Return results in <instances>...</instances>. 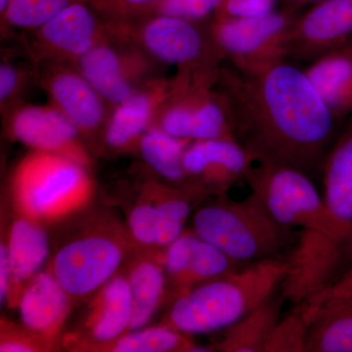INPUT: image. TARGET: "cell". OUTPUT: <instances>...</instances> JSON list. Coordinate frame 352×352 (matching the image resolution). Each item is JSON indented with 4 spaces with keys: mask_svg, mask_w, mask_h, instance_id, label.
<instances>
[{
    "mask_svg": "<svg viewBox=\"0 0 352 352\" xmlns=\"http://www.w3.org/2000/svg\"><path fill=\"white\" fill-rule=\"evenodd\" d=\"M233 138L258 164L321 176L342 124L315 90L305 69L287 59L247 67L223 65L214 85Z\"/></svg>",
    "mask_w": 352,
    "mask_h": 352,
    "instance_id": "6da1fadb",
    "label": "cell"
},
{
    "mask_svg": "<svg viewBox=\"0 0 352 352\" xmlns=\"http://www.w3.org/2000/svg\"><path fill=\"white\" fill-rule=\"evenodd\" d=\"M285 259H268L198 285L173 298L166 325L185 335L226 330L279 291Z\"/></svg>",
    "mask_w": 352,
    "mask_h": 352,
    "instance_id": "7a4b0ae2",
    "label": "cell"
},
{
    "mask_svg": "<svg viewBox=\"0 0 352 352\" xmlns=\"http://www.w3.org/2000/svg\"><path fill=\"white\" fill-rule=\"evenodd\" d=\"M192 230L242 264L284 259L298 229L283 226L256 194L242 201L217 197L194 212Z\"/></svg>",
    "mask_w": 352,
    "mask_h": 352,
    "instance_id": "3957f363",
    "label": "cell"
},
{
    "mask_svg": "<svg viewBox=\"0 0 352 352\" xmlns=\"http://www.w3.org/2000/svg\"><path fill=\"white\" fill-rule=\"evenodd\" d=\"M110 22L113 34L138 46L154 61L177 67L178 73L219 76L226 59L201 22L154 14L133 22Z\"/></svg>",
    "mask_w": 352,
    "mask_h": 352,
    "instance_id": "277c9868",
    "label": "cell"
},
{
    "mask_svg": "<svg viewBox=\"0 0 352 352\" xmlns=\"http://www.w3.org/2000/svg\"><path fill=\"white\" fill-rule=\"evenodd\" d=\"M245 184L283 226L316 231L352 244V223L333 214L317 191L314 179L302 171L256 163L245 178Z\"/></svg>",
    "mask_w": 352,
    "mask_h": 352,
    "instance_id": "5b68a950",
    "label": "cell"
},
{
    "mask_svg": "<svg viewBox=\"0 0 352 352\" xmlns=\"http://www.w3.org/2000/svg\"><path fill=\"white\" fill-rule=\"evenodd\" d=\"M87 168L63 155L32 150L13 175L21 212L32 219H55L82 208L92 192Z\"/></svg>",
    "mask_w": 352,
    "mask_h": 352,
    "instance_id": "8992f818",
    "label": "cell"
},
{
    "mask_svg": "<svg viewBox=\"0 0 352 352\" xmlns=\"http://www.w3.org/2000/svg\"><path fill=\"white\" fill-rule=\"evenodd\" d=\"M122 239L109 231L82 234L55 252L51 274L72 300L94 295L118 275L126 256Z\"/></svg>",
    "mask_w": 352,
    "mask_h": 352,
    "instance_id": "52a82bcc",
    "label": "cell"
},
{
    "mask_svg": "<svg viewBox=\"0 0 352 352\" xmlns=\"http://www.w3.org/2000/svg\"><path fill=\"white\" fill-rule=\"evenodd\" d=\"M284 259L288 270L279 293L285 302L296 307L328 288L351 267L352 244L298 229Z\"/></svg>",
    "mask_w": 352,
    "mask_h": 352,
    "instance_id": "ba28073f",
    "label": "cell"
},
{
    "mask_svg": "<svg viewBox=\"0 0 352 352\" xmlns=\"http://www.w3.org/2000/svg\"><path fill=\"white\" fill-rule=\"evenodd\" d=\"M298 12L283 8L258 17L215 15L210 22V28L215 43L230 64L252 66L285 59V38Z\"/></svg>",
    "mask_w": 352,
    "mask_h": 352,
    "instance_id": "9c48e42d",
    "label": "cell"
},
{
    "mask_svg": "<svg viewBox=\"0 0 352 352\" xmlns=\"http://www.w3.org/2000/svg\"><path fill=\"white\" fill-rule=\"evenodd\" d=\"M30 51L41 64L76 66L95 45L111 34L110 23L88 2H72L52 19L32 31Z\"/></svg>",
    "mask_w": 352,
    "mask_h": 352,
    "instance_id": "30bf717a",
    "label": "cell"
},
{
    "mask_svg": "<svg viewBox=\"0 0 352 352\" xmlns=\"http://www.w3.org/2000/svg\"><path fill=\"white\" fill-rule=\"evenodd\" d=\"M153 61L138 46L111 30L110 36L95 45L76 67L113 108L152 80Z\"/></svg>",
    "mask_w": 352,
    "mask_h": 352,
    "instance_id": "8fae6325",
    "label": "cell"
},
{
    "mask_svg": "<svg viewBox=\"0 0 352 352\" xmlns=\"http://www.w3.org/2000/svg\"><path fill=\"white\" fill-rule=\"evenodd\" d=\"M352 41V0H321L298 12L284 41L285 59L310 62Z\"/></svg>",
    "mask_w": 352,
    "mask_h": 352,
    "instance_id": "7c38bea8",
    "label": "cell"
},
{
    "mask_svg": "<svg viewBox=\"0 0 352 352\" xmlns=\"http://www.w3.org/2000/svg\"><path fill=\"white\" fill-rule=\"evenodd\" d=\"M43 65L39 82L52 107L76 127L82 138L104 134L112 108L76 66Z\"/></svg>",
    "mask_w": 352,
    "mask_h": 352,
    "instance_id": "4fadbf2b",
    "label": "cell"
},
{
    "mask_svg": "<svg viewBox=\"0 0 352 352\" xmlns=\"http://www.w3.org/2000/svg\"><path fill=\"white\" fill-rule=\"evenodd\" d=\"M256 164L251 153L232 138L192 141L183 156L187 182L206 195L226 196Z\"/></svg>",
    "mask_w": 352,
    "mask_h": 352,
    "instance_id": "5bb4252c",
    "label": "cell"
},
{
    "mask_svg": "<svg viewBox=\"0 0 352 352\" xmlns=\"http://www.w3.org/2000/svg\"><path fill=\"white\" fill-rule=\"evenodd\" d=\"M7 126L14 139L34 151L63 155L89 166L82 134L50 104L17 106L8 113Z\"/></svg>",
    "mask_w": 352,
    "mask_h": 352,
    "instance_id": "9a60e30c",
    "label": "cell"
},
{
    "mask_svg": "<svg viewBox=\"0 0 352 352\" xmlns=\"http://www.w3.org/2000/svg\"><path fill=\"white\" fill-rule=\"evenodd\" d=\"M162 264L175 291L173 298L248 265L233 261L193 230H185L164 250Z\"/></svg>",
    "mask_w": 352,
    "mask_h": 352,
    "instance_id": "2e32d148",
    "label": "cell"
},
{
    "mask_svg": "<svg viewBox=\"0 0 352 352\" xmlns=\"http://www.w3.org/2000/svg\"><path fill=\"white\" fill-rule=\"evenodd\" d=\"M173 90L175 80L153 78L113 107L103 134L106 144L122 150L138 143Z\"/></svg>",
    "mask_w": 352,
    "mask_h": 352,
    "instance_id": "e0dca14e",
    "label": "cell"
},
{
    "mask_svg": "<svg viewBox=\"0 0 352 352\" xmlns=\"http://www.w3.org/2000/svg\"><path fill=\"white\" fill-rule=\"evenodd\" d=\"M71 300L50 271H41L25 285L15 303L28 332L50 340L66 320Z\"/></svg>",
    "mask_w": 352,
    "mask_h": 352,
    "instance_id": "ac0fdd59",
    "label": "cell"
},
{
    "mask_svg": "<svg viewBox=\"0 0 352 352\" xmlns=\"http://www.w3.org/2000/svg\"><path fill=\"white\" fill-rule=\"evenodd\" d=\"M307 78L340 124L352 113V41L308 63Z\"/></svg>",
    "mask_w": 352,
    "mask_h": 352,
    "instance_id": "d6986e66",
    "label": "cell"
},
{
    "mask_svg": "<svg viewBox=\"0 0 352 352\" xmlns=\"http://www.w3.org/2000/svg\"><path fill=\"white\" fill-rule=\"evenodd\" d=\"M132 298L129 280L116 275L96 293L85 323L89 342L106 347L129 332Z\"/></svg>",
    "mask_w": 352,
    "mask_h": 352,
    "instance_id": "ffe728a7",
    "label": "cell"
},
{
    "mask_svg": "<svg viewBox=\"0 0 352 352\" xmlns=\"http://www.w3.org/2000/svg\"><path fill=\"white\" fill-rule=\"evenodd\" d=\"M323 198L333 214L352 223V113L340 126L321 170Z\"/></svg>",
    "mask_w": 352,
    "mask_h": 352,
    "instance_id": "44dd1931",
    "label": "cell"
},
{
    "mask_svg": "<svg viewBox=\"0 0 352 352\" xmlns=\"http://www.w3.org/2000/svg\"><path fill=\"white\" fill-rule=\"evenodd\" d=\"M6 245L12 273L10 302L15 303L25 285L41 272L50 256V242L36 219L25 217L13 222Z\"/></svg>",
    "mask_w": 352,
    "mask_h": 352,
    "instance_id": "7402d4cb",
    "label": "cell"
},
{
    "mask_svg": "<svg viewBox=\"0 0 352 352\" xmlns=\"http://www.w3.org/2000/svg\"><path fill=\"white\" fill-rule=\"evenodd\" d=\"M283 296L274 295L227 328L223 338L217 342L215 351L223 352H263L271 331L281 318Z\"/></svg>",
    "mask_w": 352,
    "mask_h": 352,
    "instance_id": "603a6c76",
    "label": "cell"
},
{
    "mask_svg": "<svg viewBox=\"0 0 352 352\" xmlns=\"http://www.w3.org/2000/svg\"><path fill=\"white\" fill-rule=\"evenodd\" d=\"M302 317L307 352H352V302L333 303Z\"/></svg>",
    "mask_w": 352,
    "mask_h": 352,
    "instance_id": "cb8c5ba5",
    "label": "cell"
},
{
    "mask_svg": "<svg viewBox=\"0 0 352 352\" xmlns=\"http://www.w3.org/2000/svg\"><path fill=\"white\" fill-rule=\"evenodd\" d=\"M127 280L132 298L131 332L144 328L151 320L163 300L168 280L163 264L149 258L134 264Z\"/></svg>",
    "mask_w": 352,
    "mask_h": 352,
    "instance_id": "d4e9b609",
    "label": "cell"
},
{
    "mask_svg": "<svg viewBox=\"0 0 352 352\" xmlns=\"http://www.w3.org/2000/svg\"><path fill=\"white\" fill-rule=\"evenodd\" d=\"M192 141L176 138L156 124L150 126L139 140L143 160L157 175L176 186L187 182L183 166L185 150Z\"/></svg>",
    "mask_w": 352,
    "mask_h": 352,
    "instance_id": "484cf974",
    "label": "cell"
},
{
    "mask_svg": "<svg viewBox=\"0 0 352 352\" xmlns=\"http://www.w3.org/2000/svg\"><path fill=\"white\" fill-rule=\"evenodd\" d=\"M105 349L113 352L210 351L196 344L190 336L178 332L170 326H159L131 331Z\"/></svg>",
    "mask_w": 352,
    "mask_h": 352,
    "instance_id": "4316f807",
    "label": "cell"
},
{
    "mask_svg": "<svg viewBox=\"0 0 352 352\" xmlns=\"http://www.w3.org/2000/svg\"><path fill=\"white\" fill-rule=\"evenodd\" d=\"M74 1L78 0H10L1 15V23L32 32L52 19Z\"/></svg>",
    "mask_w": 352,
    "mask_h": 352,
    "instance_id": "83f0119b",
    "label": "cell"
},
{
    "mask_svg": "<svg viewBox=\"0 0 352 352\" xmlns=\"http://www.w3.org/2000/svg\"><path fill=\"white\" fill-rule=\"evenodd\" d=\"M307 324L292 309L271 331L263 352H307Z\"/></svg>",
    "mask_w": 352,
    "mask_h": 352,
    "instance_id": "f1b7e54d",
    "label": "cell"
},
{
    "mask_svg": "<svg viewBox=\"0 0 352 352\" xmlns=\"http://www.w3.org/2000/svg\"><path fill=\"white\" fill-rule=\"evenodd\" d=\"M161 0H91L88 2L102 18L111 22H133L156 12Z\"/></svg>",
    "mask_w": 352,
    "mask_h": 352,
    "instance_id": "f546056e",
    "label": "cell"
},
{
    "mask_svg": "<svg viewBox=\"0 0 352 352\" xmlns=\"http://www.w3.org/2000/svg\"><path fill=\"white\" fill-rule=\"evenodd\" d=\"M222 1L223 0H161L155 14L201 23L214 17Z\"/></svg>",
    "mask_w": 352,
    "mask_h": 352,
    "instance_id": "4dcf8cb0",
    "label": "cell"
},
{
    "mask_svg": "<svg viewBox=\"0 0 352 352\" xmlns=\"http://www.w3.org/2000/svg\"><path fill=\"white\" fill-rule=\"evenodd\" d=\"M351 300L352 265L331 286L315 295L307 302L296 307L295 309L298 310L302 316H305V315L311 314L319 308Z\"/></svg>",
    "mask_w": 352,
    "mask_h": 352,
    "instance_id": "1f68e13d",
    "label": "cell"
},
{
    "mask_svg": "<svg viewBox=\"0 0 352 352\" xmlns=\"http://www.w3.org/2000/svg\"><path fill=\"white\" fill-rule=\"evenodd\" d=\"M132 239L144 247H157L156 205L144 203L131 210L129 217Z\"/></svg>",
    "mask_w": 352,
    "mask_h": 352,
    "instance_id": "d6a6232c",
    "label": "cell"
},
{
    "mask_svg": "<svg viewBox=\"0 0 352 352\" xmlns=\"http://www.w3.org/2000/svg\"><path fill=\"white\" fill-rule=\"evenodd\" d=\"M28 82L27 73L11 62L0 65V105L2 113H8L16 108V102Z\"/></svg>",
    "mask_w": 352,
    "mask_h": 352,
    "instance_id": "836d02e7",
    "label": "cell"
},
{
    "mask_svg": "<svg viewBox=\"0 0 352 352\" xmlns=\"http://www.w3.org/2000/svg\"><path fill=\"white\" fill-rule=\"evenodd\" d=\"M278 0H223L217 16L250 18L266 15L276 10Z\"/></svg>",
    "mask_w": 352,
    "mask_h": 352,
    "instance_id": "e575fe53",
    "label": "cell"
},
{
    "mask_svg": "<svg viewBox=\"0 0 352 352\" xmlns=\"http://www.w3.org/2000/svg\"><path fill=\"white\" fill-rule=\"evenodd\" d=\"M12 289V273L6 245L0 247V302L1 305L10 300Z\"/></svg>",
    "mask_w": 352,
    "mask_h": 352,
    "instance_id": "d590c367",
    "label": "cell"
},
{
    "mask_svg": "<svg viewBox=\"0 0 352 352\" xmlns=\"http://www.w3.org/2000/svg\"><path fill=\"white\" fill-rule=\"evenodd\" d=\"M36 351V346L31 340L23 337H2L0 351L2 352H27Z\"/></svg>",
    "mask_w": 352,
    "mask_h": 352,
    "instance_id": "8d00e7d4",
    "label": "cell"
},
{
    "mask_svg": "<svg viewBox=\"0 0 352 352\" xmlns=\"http://www.w3.org/2000/svg\"><path fill=\"white\" fill-rule=\"evenodd\" d=\"M281 1L284 2V8L300 11V9L302 7L312 6V4L317 3L321 0H281Z\"/></svg>",
    "mask_w": 352,
    "mask_h": 352,
    "instance_id": "74e56055",
    "label": "cell"
},
{
    "mask_svg": "<svg viewBox=\"0 0 352 352\" xmlns=\"http://www.w3.org/2000/svg\"><path fill=\"white\" fill-rule=\"evenodd\" d=\"M10 0H0V15L4 13Z\"/></svg>",
    "mask_w": 352,
    "mask_h": 352,
    "instance_id": "f35d334b",
    "label": "cell"
},
{
    "mask_svg": "<svg viewBox=\"0 0 352 352\" xmlns=\"http://www.w3.org/2000/svg\"><path fill=\"white\" fill-rule=\"evenodd\" d=\"M82 1L90 2V1H91V0H82Z\"/></svg>",
    "mask_w": 352,
    "mask_h": 352,
    "instance_id": "ab89813d",
    "label": "cell"
},
{
    "mask_svg": "<svg viewBox=\"0 0 352 352\" xmlns=\"http://www.w3.org/2000/svg\"><path fill=\"white\" fill-rule=\"evenodd\" d=\"M347 302H352V300H347Z\"/></svg>",
    "mask_w": 352,
    "mask_h": 352,
    "instance_id": "60d3db41",
    "label": "cell"
}]
</instances>
